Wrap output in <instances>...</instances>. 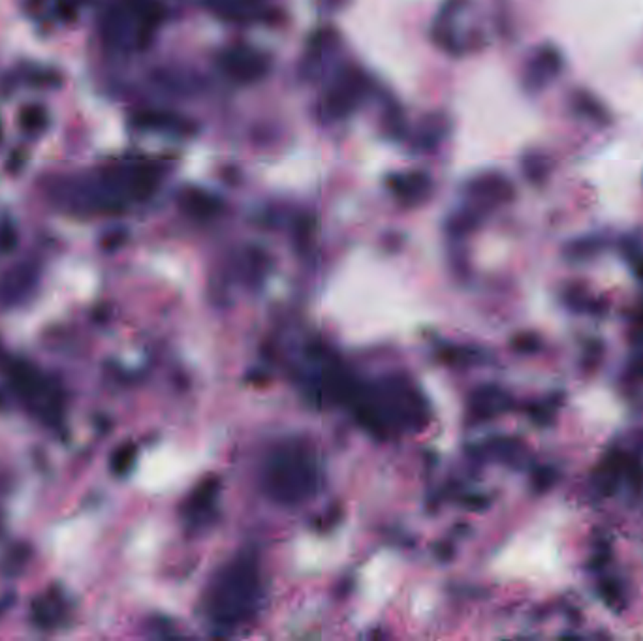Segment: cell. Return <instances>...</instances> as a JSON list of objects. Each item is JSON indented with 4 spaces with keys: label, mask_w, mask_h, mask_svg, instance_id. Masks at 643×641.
Here are the masks:
<instances>
[{
    "label": "cell",
    "mask_w": 643,
    "mask_h": 641,
    "mask_svg": "<svg viewBox=\"0 0 643 641\" xmlns=\"http://www.w3.org/2000/svg\"><path fill=\"white\" fill-rule=\"evenodd\" d=\"M564 305L568 306L574 313H589V314H602L606 309L604 299L591 298L583 286L572 285L563 291Z\"/></svg>",
    "instance_id": "7a4b0ae2"
},
{
    "label": "cell",
    "mask_w": 643,
    "mask_h": 641,
    "mask_svg": "<svg viewBox=\"0 0 643 641\" xmlns=\"http://www.w3.org/2000/svg\"><path fill=\"white\" fill-rule=\"evenodd\" d=\"M624 478L629 480V483L632 485V489L640 493L643 489V465L640 461L636 459H630L627 463V470H624Z\"/></svg>",
    "instance_id": "8992f818"
},
{
    "label": "cell",
    "mask_w": 643,
    "mask_h": 641,
    "mask_svg": "<svg viewBox=\"0 0 643 641\" xmlns=\"http://www.w3.org/2000/svg\"><path fill=\"white\" fill-rule=\"evenodd\" d=\"M42 123H44V113L36 108H32V110L25 111V115H23V124H25V128H29V130H38V128H42Z\"/></svg>",
    "instance_id": "ba28073f"
},
{
    "label": "cell",
    "mask_w": 643,
    "mask_h": 641,
    "mask_svg": "<svg viewBox=\"0 0 643 641\" xmlns=\"http://www.w3.org/2000/svg\"><path fill=\"white\" fill-rule=\"evenodd\" d=\"M630 372H632L634 376L643 378V357H640V359H636L634 363L630 365Z\"/></svg>",
    "instance_id": "30bf717a"
},
{
    "label": "cell",
    "mask_w": 643,
    "mask_h": 641,
    "mask_svg": "<svg viewBox=\"0 0 643 641\" xmlns=\"http://www.w3.org/2000/svg\"><path fill=\"white\" fill-rule=\"evenodd\" d=\"M600 248H602V243L598 239H579L564 248V256L572 262H583L592 258Z\"/></svg>",
    "instance_id": "3957f363"
},
{
    "label": "cell",
    "mask_w": 643,
    "mask_h": 641,
    "mask_svg": "<svg viewBox=\"0 0 643 641\" xmlns=\"http://www.w3.org/2000/svg\"><path fill=\"white\" fill-rule=\"evenodd\" d=\"M557 480V472L551 466H540L533 472V487L536 493H546L548 489L553 487Z\"/></svg>",
    "instance_id": "5b68a950"
},
{
    "label": "cell",
    "mask_w": 643,
    "mask_h": 641,
    "mask_svg": "<svg viewBox=\"0 0 643 641\" xmlns=\"http://www.w3.org/2000/svg\"><path fill=\"white\" fill-rule=\"evenodd\" d=\"M531 415H533V420L536 423H540V425H548L553 420V415H555V408L548 404V402H544V404H536L534 408H531Z\"/></svg>",
    "instance_id": "52a82bcc"
},
{
    "label": "cell",
    "mask_w": 643,
    "mask_h": 641,
    "mask_svg": "<svg viewBox=\"0 0 643 641\" xmlns=\"http://www.w3.org/2000/svg\"><path fill=\"white\" fill-rule=\"evenodd\" d=\"M629 453L621 450H614L604 457L600 466L592 474V487L602 496H609L617 493L619 483L624 478L627 463H629Z\"/></svg>",
    "instance_id": "6da1fadb"
},
{
    "label": "cell",
    "mask_w": 643,
    "mask_h": 641,
    "mask_svg": "<svg viewBox=\"0 0 643 641\" xmlns=\"http://www.w3.org/2000/svg\"><path fill=\"white\" fill-rule=\"evenodd\" d=\"M598 592L600 598H602V600L606 602V605H609V607L619 609L622 605L624 592H622L621 583L617 581V579H604V581H600Z\"/></svg>",
    "instance_id": "277c9868"
},
{
    "label": "cell",
    "mask_w": 643,
    "mask_h": 641,
    "mask_svg": "<svg viewBox=\"0 0 643 641\" xmlns=\"http://www.w3.org/2000/svg\"><path fill=\"white\" fill-rule=\"evenodd\" d=\"M519 350H523V352H534V350H538L540 346V341H538V337L534 335H523L521 339H518V343H515Z\"/></svg>",
    "instance_id": "9c48e42d"
}]
</instances>
